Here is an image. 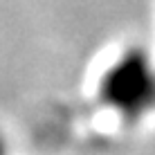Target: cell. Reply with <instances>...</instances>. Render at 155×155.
I'll return each instance as SVG.
<instances>
[{
  "label": "cell",
  "instance_id": "1",
  "mask_svg": "<svg viewBox=\"0 0 155 155\" xmlns=\"http://www.w3.org/2000/svg\"><path fill=\"white\" fill-rule=\"evenodd\" d=\"M99 99L124 121L155 113V58L144 47H126L99 79Z\"/></svg>",
  "mask_w": 155,
  "mask_h": 155
},
{
  "label": "cell",
  "instance_id": "2",
  "mask_svg": "<svg viewBox=\"0 0 155 155\" xmlns=\"http://www.w3.org/2000/svg\"><path fill=\"white\" fill-rule=\"evenodd\" d=\"M12 153V148H9V140L0 133V155H9Z\"/></svg>",
  "mask_w": 155,
  "mask_h": 155
}]
</instances>
